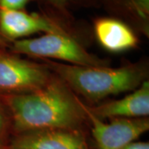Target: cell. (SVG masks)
Returning a JSON list of instances; mask_svg holds the SVG:
<instances>
[{"label":"cell","mask_w":149,"mask_h":149,"mask_svg":"<svg viewBox=\"0 0 149 149\" xmlns=\"http://www.w3.org/2000/svg\"><path fill=\"white\" fill-rule=\"evenodd\" d=\"M133 9L139 17L146 18L149 13V0H129Z\"/></svg>","instance_id":"cell-10"},{"label":"cell","mask_w":149,"mask_h":149,"mask_svg":"<svg viewBox=\"0 0 149 149\" xmlns=\"http://www.w3.org/2000/svg\"><path fill=\"white\" fill-rule=\"evenodd\" d=\"M49 81V74L41 65L0 55V91L31 92L42 88Z\"/></svg>","instance_id":"cell-5"},{"label":"cell","mask_w":149,"mask_h":149,"mask_svg":"<svg viewBox=\"0 0 149 149\" xmlns=\"http://www.w3.org/2000/svg\"><path fill=\"white\" fill-rule=\"evenodd\" d=\"M41 32L64 33L61 27L42 17L28 14L22 10L0 8V35L16 40Z\"/></svg>","instance_id":"cell-7"},{"label":"cell","mask_w":149,"mask_h":149,"mask_svg":"<svg viewBox=\"0 0 149 149\" xmlns=\"http://www.w3.org/2000/svg\"><path fill=\"white\" fill-rule=\"evenodd\" d=\"M50 66L74 91L92 100L134 91L145 81V74L139 67L108 68L53 62Z\"/></svg>","instance_id":"cell-2"},{"label":"cell","mask_w":149,"mask_h":149,"mask_svg":"<svg viewBox=\"0 0 149 149\" xmlns=\"http://www.w3.org/2000/svg\"><path fill=\"white\" fill-rule=\"evenodd\" d=\"M13 50L17 53L57 59L76 65L100 66L104 63L88 53L65 32L47 33L39 37L17 40L13 42Z\"/></svg>","instance_id":"cell-3"},{"label":"cell","mask_w":149,"mask_h":149,"mask_svg":"<svg viewBox=\"0 0 149 149\" xmlns=\"http://www.w3.org/2000/svg\"><path fill=\"white\" fill-rule=\"evenodd\" d=\"M14 128L20 133L39 130H72L84 120L82 103L62 83L49 81L37 91L8 99Z\"/></svg>","instance_id":"cell-1"},{"label":"cell","mask_w":149,"mask_h":149,"mask_svg":"<svg viewBox=\"0 0 149 149\" xmlns=\"http://www.w3.org/2000/svg\"><path fill=\"white\" fill-rule=\"evenodd\" d=\"M95 32L100 44L112 52L131 49L138 43V38L130 27L113 18L98 19L95 23Z\"/></svg>","instance_id":"cell-9"},{"label":"cell","mask_w":149,"mask_h":149,"mask_svg":"<svg viewBox=\"0 0 149 149\" xmlns=\"http://www.w3.org/2000/svg\"><path fill=\"white\" fill-rule=\"evenodd\" d=\"M3 40H2V38H1V35H0V44H3Z\"/></svg>","instance_id":"cell-14"},{"label":"cell","mask_w":149,"mask_h":149,"mask_svg":"<svg viewBox=\"0 0 149 149\" xmlns=\"http://www.w3.org/2000/svg\"><path fill=\"white\" fill-rule=\"evenodd\" d=\"M123 149H149V144L148 143L134 141L127 145Z\"/></svg>","instance_id":"cell-12"},{"label":"cell","mask_w":149,"mask_h":149,"mask_svg":"<svg viewBox=\"0 0 149 149\" xmlns=\"http://www.w3.org/2000/svg\"><path fill=\"white\" fill-rule=\"evenodd\" d=\"M85 116L91 120L97 149H123L149 129L148 118H114L104 122L82 104Z\"/></svg>","instance_id":"cell-4"},{"label":"cell","mask_w":149,"mask_h":149,"mask_svg":"<svg viewBox=\"0 0 149 149\" xmlns=\"http://www.w3.org/2000/svg\"><path fill=\"white\" fill-rule=\"evenodd\" d=\"M3 125H4L3 118V115H2V113H0V133H1V131L3 130Z\"/></svg>","instance_id":"cell-13"},{"label":"cell","mask_w":149,"mask_h":149,"mask_svg":"<svg viewBox=\"0 0 149 149\" xmlns=\"http://www.w3.org/2000/svg\"><path fill=\"white\" fill-rule=\"evenodd\" d=\"M12 149H88L83 136L73 130L49 129L21 133Z\"/></svg>","instance_id":"cell-6"},{"label":"cell","mask_w":149,"mask_h":149,"mask_svg":"<svg viewBox=\"0 0 149 149\" xmlns=\"http://www.w3.org/2000/svg\"><path fill=\"white\" fill-rule=\"evenodd\" d=\"M55 1H61V0H55Z\"/></svg>","instance_id":"cell-15"},{"label":"cell","mask_w":149,"mask_h":149,"mask_svg":"<svg viewBox=\"0 0 149 149\" xmlns=\"http://www.w3.org/2000/svg\"><path fill=\"white\" fill-rule=\"evenodd\" d=\"M30 0H0V8L8 10H22Z\"/></svg>","instance_id":"cell-11"},{"label":"cell","mask_w":149,"mask_h":149,"mask_svg":"<svg viewBox=\"0 0 149 149\" xmlns=\"http://www.w3.org/2000/svg\"><path fill=\"white\" fill-rule=\"evenodd\" d=\"M89 109L100 119L145 118L149 114V82L143 81L132 94L122 99Z\"/></svg>","instance_id":"cell-8"}]
</instances>
